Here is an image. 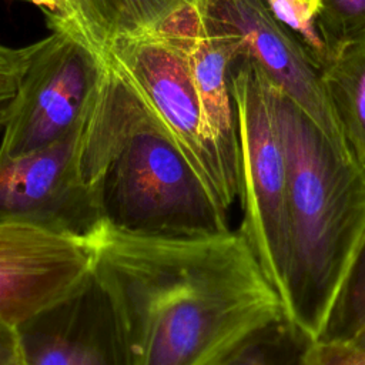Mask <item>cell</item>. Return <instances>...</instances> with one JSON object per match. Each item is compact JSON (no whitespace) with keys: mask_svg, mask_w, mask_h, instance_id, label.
I'll return each mask as SVG.
<instances>
[{"mask_svg":"<svg viewBox=\"0 0 365 365\" xmlns=\"http://www.w3.org/2000/svg\"><path fill=\"white\" fill-rule=\"evenodd\" d=\"M94 245L0 222V322L17 328L77 289L94 269Z\"/></svg>","mask_w":365,"mask_h":365,"instance_id":"9c48e42d","label":"cell"},{"mask_svg":"<svg viewBox=\"0 0 365 365\" xmlns=\"http://www.w3.org/2000/svg\"><path fill=\"white\" fill-rule=\"evenodd\" d=\"M305 365H365V351L314 341L307 349Z\"/></svg>","mask_w":365,"mask_h":365,"instance_id":"e0dca14e","label":"cell"},{"mask_svg":"<svg viewBox=\"0 0 365 365\" xmlns=\"http://www.w3.org/2000/svg\"><path fill=\"white\" fill-rule=\"evenodd\" d=\"M208 31L224 38L235 60L255 63L348 160L321 73L264 0H192ZM234 60V61H235ZM354 164V163H352Z\"/></svg>","mask_w":365,"mask_h":365,"instance_id":"ba28073f","label":"cell"},{"mask_svg":"<svg viewBox=\"0 0 365 365\" xmlns=\"http://www.w3.org/2000/svg\"><path fill=\"white\" fill-rule=\"evenodd\" d=\"M344 345H346L355 351H365V328L361 329L351 341L345 342Z\"/></svg>","mask_w":365,"mask_h":365,"instance_id":"ffe728a7","label":"cell"},{"mask_svg":"<svg viewBox=\"0 0 365 365\" xmlns=\"http://www.w3.org/2000/svg\"><path fill=\"white\" fill-rule=\"evenodd\" d=\"M315 24L332 57L365 41V0H317Z\"/></svg>","mask_w":365,"mask_h":365,"instance_id":"5bb4252c","label":"cell"},{"mask_svg":"<svg viewBox=\"0 0 365 365\" xmlns=\"http://www.w3.org/2000/svg\"><path fill=\"white\" fill-rule=\"evenodd\" d=\"M16 331L24 365H128L114 305L94 269L70 295Z\"/></svg>","mask_w":365,"mask_h":365,"instance_id":"30bf717a","label":"cell"},{"mask_svg":"<svg viewBox=\"0 0 365 365\" xmlns=\"http://www.w3.org/2000/svg\"><path fill=\"white\" fill-rule=\"evenodd\" d=\"M104 56L76 31L53 29L23 77L0 154L21 155L63 138L83 120Z\"/></svg>","mask_w":365,"mask_h":365,"instance_id":"52a82bcc","label":"cell"},{"mask_svg":"<svg viewBox=\"0 0 365 365\" xmlns=\"http://www.w3.org/2000/svg\"><path fill=\"white\" fill-rule=\"evenodd\" d=\"M47 41L48 36L23 47L0 43V131L10 120L24 74Z\"/></svg>","mask_w":365,"mask_h":365,"instance_id":"2e32d148","label":"cell"},{"mask_svg":"<svg viewBox=\"0 0 365 365\" xmlns=\"http://www.w3.org/2000/svg\"><path fill=\"white\" fill-rule=\"evenodd\" d=\"M77 26L104 56L117 41L160 26L185 0H68Z\"/></svg>","mask_w":365,"mask_h":365,"instance_id":"8fae6325","label":"cell"},{"mask_svg":"<svg viewBox=\"0 0 365 365\" xmlns=\"http://www.w3.org/2000/svg\"><path fill=\"white\" fill-rule=\"evenodd\" d=\"M93 245L94 274L114 305L128 365H220L287 318L240 230L150 238L106 225Z\"/></svg>","mask_w":365,"mask_h":365,"instance_id":"6da1fadb","label":"cell"},{"mask_svg":"<svg viewBox=\"0 0 365 365\" xmlns=\"http://www.w3.org/2000/svg\"><path fill=\"white\" fill-rule=\"evenodd\" d=\"M288 168V321L317 341L365 241V175L275 86Z\"/></svg>","mask_w":365,"mask_h":365,"instance_id":"3957f363","label":"cell"},{"mask_svg":"<svg viewBox=\"0 0 365 365\" xmlns=\"http://www.w3.org/2000/svg\"><path fill=\"white\" fill-rule=\"evenodd\" d=\"M104 57L167 130L228 212L240 200L241 153L228 148L214 131L187 50L168 17L155 29L117 41Z\"/></svg>","mask_w":365,"mask_h":365,"instance_id":"277c9868","label":"cell"},{"mask_svg":"<svg viewBox=\"0 0 365 365\" xmlns=\"http://www.w3.org/2000/svg\"><path fill=\"white\" fill-rule=\"evenodd\" d=\"M84 118L86 114L73 131L40 150L14 157L0 154V222L88 244L98 238L106 222L83 171Z\"/></svg>","mask_w":365,"mask_h":365,"instance_id":"8992f818","label":"cell"},{"mask_svg":"<svg viewBox=\"0 0 365 365\" xmlns=\"http://www.w3.org/2000/svg\"><path fill=\"white\" fill-rule=\"evenodd\" d=\"M321 80L346 153L365 175V41L338 53Z\"/></svg>","mask_w":365,"mask_h":365,"instance_id":"7c38bea8","label":"cell"},{"mask_svg":"<svg viewBox=\"0 0 365 365\" xmlns=\"http://www.w3.org/2000/svg\"><path fill=\"white\" fill-rule=\"evenodd\" d=\"M81 164L113 230L150 238L231 231L228 212L106 57L84 118Z\"/></svg>","mask_w":365,"mask_h":365,"instance_id":"7a4b0ae2","label":"cell"},{"mask_svg":"<svg viewBox=\"0 0 365 365\" xmlns=\"http://www.w3.org/2000/svg\"><path fill=\"white\" fill-rule=\"evenodd\" d=\"M0 365H24L16 328L0 322Z\"/></svg>","mask_w":365,"mask_h":365,"instance_id":"d6986e66","label":"cell"},{"mask_svg":"<svg viewBox=\"0 0 365 365\" xmlns=\"http://www.w3.org/2000/svg\"><path fill=\"white\" fill-rule=\"evenodd\" d=\"M365 328V241L329 311L317 339L322 344H345Z\"/></svg>","mask_w":365,"mask_h":365,"instance_id":"4fadbf2b","label":"cell"},{"mask_svg":"<svg viewBox=\"0 0 365 365\" xmlns=\"http://www.w3.org/2000/svg\"><path fill=\"white\" fill-rule=\"evenodd\" d=\"M17 1H27L37 6L44 13L51 29H63V30H70L81 34L68 0H17Z\"/></svg>","mask_w":365,"mask_h":365,"instance_id":"ac0fdd59","label":"cell"},{"mask_svg":"<svg viewBox=\"0 0 365 365\" xmlns=\"http://www.w3.org/2000/svg\"><path fill=\"white\" fill-rule=\"evenodd\" d=\"M228 83L241 148L238 230L284 299L289 267L288 168L275 108L277 84L250 60L231 63Z\"/></svg>","mask_w":365,"mask_h":365,"instance_id":"5b68a950","label":"cell"},{"mask_svg":"<svg viewBox=\"0 0 365 365\" xmlns=\"http://www.w3.org/2000/svg\"><path fill=\"white\" fill-rule=\"evenodd\" d=\"M275 20L295 37L312 66L321 73L334 60L315 24V7L308 0H264Z\"/></svg>","mask_w":365,"mask_h":365,"instance_id":"9a60e30c","label":"cell"},{"mask_svg":"<svg viewBox=\"0 0 365 365\" xmlns=\"http://www.w3.org/2000/svg\"><path fill=\"white\" fill-rule=\"evenodd\" d=\"M309 3H312V6L317 9V0H308Z\"/></svg>","mask_w":365,"mask_h":365,"instance_id":"44dd1931","label":"cell"}]
</instances>
